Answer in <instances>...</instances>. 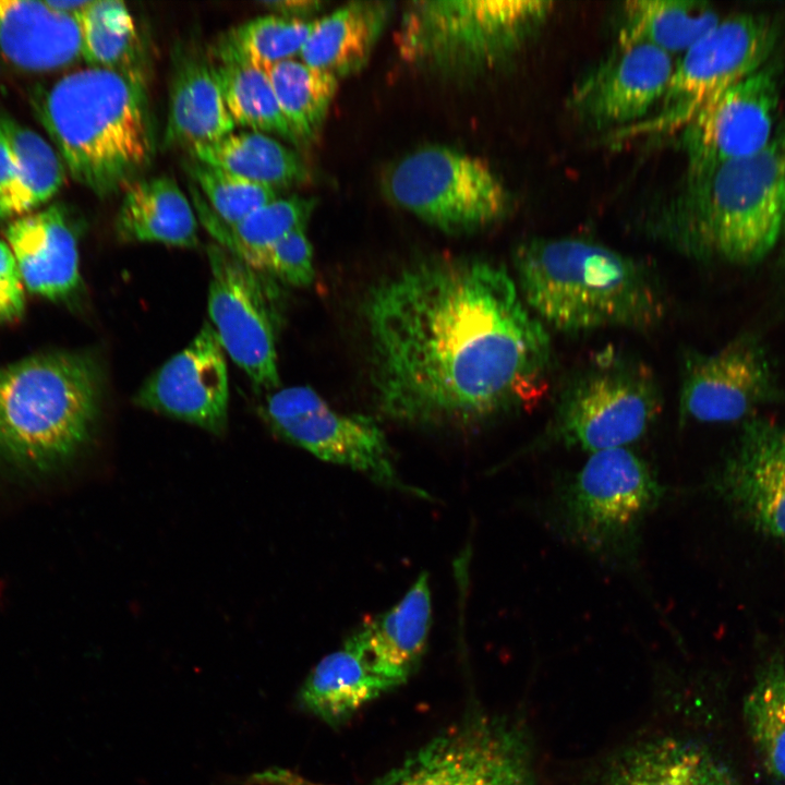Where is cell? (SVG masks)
I'll list each match as a JSON object with an SVG mask.
<instances>
[{
  "instance_id": "1",
  "label": "cell",
  "mask_w": 785,
  "mask_h": 785,
  "mask_svg": "<svg viewBox=\"0 0 785 785\" xmlns=\"http://www.w3.org/2000/svg\"><path fill=\"white\" fill-rule=\"evenodd\" d=\"M364 317L375 400L395 421L475 426L548 391L550 336L502 266L418 264L378 283Z\"/></svg>"
},
{
  "instance_id": "2",
  "label": "cell",
  "mask_w": 785,
  "mask_h": 785,
  "mask_svg": "<svg viewBox=\"0 0 785 785\" xmlns=\"http://www.w3.org/2000/svg\"><path fill=\"white\" fill-rule=\"evenodd\" d=\"M784 224L785 125L762 150L688 174L648 229L689 257L750 264L773 249Z\"/></svg>"
},
{
  "instance_id": "3",
  "label": "cell",
  "mask_w": 785,
  "mask_h": 785,
  "mask_svg": "<svg viewBox=\"0 0 785 785\" xmlns=\"http://www.w3.org/2000/svg\"><path fill=\"white\" fill-rule=\"evenodd\" d=\"M514 262L527 306L560 331L644 330L665 315V297L654 271L602 243L533 238L517 247Z\"/></svg>"
},
{
  "instance_id": "4",
  "label": "cell",
  "mask_w": 785,
  "mask_h": 785,
  "mask_svg": "<svg viewBox=\"0 0 785 785\" xmlns=\"http://www.w3.org/2000/svg\"><path fill=\"white\" fill-rule=\"evenodd\" d=\"M35 109L67 171L99 197L123 192L154 159L144 80L88 67L57 81Z\"/></svg>"
},
{
  "instance_id": "5",
  "label": "cell",
  "mask_w": 785,
  "mask_h": 785,
  "mask_svg": "<svg viewBox=\"0 0 785 785\" xmlns=\"http://www.w3.org/2000/svg\"><path fill=\"white\" fill-rule=\"evenodd\" d=\"M102 374L87 353L53 351L0 367V455L33 471L69 460L100 412Z\"/></svg>"
},
{
  "instance_id": "6",
  "label": "cell",
  "mask_w": 785,
  "mask_h": 785,
  "mask_svg": "<svg viewBox=\"0 0 785 785\" xmlns=\"http://www.w3.org/2000/svg\"><path fill=\"white\" fill-rule=\"evenodd\" d=\"M667 492L630 448L607 449L555 480L541 514L567 544L612 569L636 572L644 523Z\"/></svg>"
},
{
  "instance_id": "7",
  "label": "cell",
  "mask_w": 785,
  "mask_h": 785,
  "mask_svg": "<svg viewBox=\"0 0 785 785\" xmlns=\"http://www.w3.org/2000/svg\"><path fill=\"white\" fill-rule=\"evenodd\" d=\"M542 0L412 1L396 45L401 58L445 78H468L497 67L544 22Z\"/></svg>"
},
{
  "instance_id": "8",
  "label": "cell",
  "mask_w": 785,
  "mask_h": 785,
  "mask_svg": "<svg viewBox=\"0 0 785 785\" xmlns=\"http://www.w3.org/2000/svg\"><path fill=\"white\" fill-rule=\"evenodd\" d=\"M661 410L662 394L651 367L608 347L568 378L550 424L523 452L552 446L590 454L628 447L643 437Z\"/></svg>"
},
{
  "instance_id": "9",
  "label": "cell",
  "mask_w": 785,
  "mask_h": 785,
  "mask_svg": "<svg viewBox=\"0 0 785 785\" xmlns=\"http://www.w3.org/2000/svg\"><path fill=\"white\" fill-rule=\"evenodd\" d=\"M385 190L400 207L450 233L488 227L507 209L508 195L481 159L446 146H426L399 160Z\"/></svg>"
},
{
  "instance_id": "10",
  "label": "cell",
  "mask_w": 785,
  "mask_h": 785,
  "mask_svg": "<svg viewBox=\"0 0 785 785\" xmlns=\"http://www.w3.org/2000/svg\"><path fill=\"white\" fill-rule=\"evenodd\" d=\"M777 37V26L765 15L720 19L676 61L655 113L621 131L632 135L680 131L709 99L768 64Z\"/></svg>"
},
{
  "instance_id": "11",
  "label": "cell",
  "mask_w": 785,
  "mask_h": 785,
  "mask_svg": "<svg viewBox=\"0 0 785 785\" xmlns=\"http://www.w3.org/2000/svg\"><path fill=\"white\" fill-rule=\"evenodd\" d=\"M273 392L262 407V415L277 435L383 486L427 496L399 476L385 434L372 419L339 412L306 386Z\"/></svg>"
},
{
  "instance_id": "12",
  "label": "cell",
  "mask_w": 785,
  "mask_h": 785,
  "mask_svg": "<svg viewBox=\"0 0 785 785\" xmlns=\"http://www.w3.org/2000/svg\"><path fill=\"white\" fill-rule=\"evenodd\" d=\"M373 785H533L526 741L496 717L471 715L435 736Z\"/></svg>"
},
{
  "instance_id": "13",
  "label": "cell",
  "mask_w": 785,
  "mask_h": 785,
  "mask_svg": "<svg viewBox=\"0 0 785 785\" xmlns=\"http://www.w3.org/2000/svg\"><path fill=\"white\" fill-rule=\"evenodd\" d=\"M208 314L225 352L258 390H276L278 314L266 275L217 243L207 246Z\"/></svg>"
},
{
  "instance_id": "14",
  "label": "cell",
  "mask_w": 785,
  "mask_h": 785,
  "mask_svg": "<svg viewBox=\"0 0 785 785\" xmlns=\"http://www.w3.org/2000/svg\"><path fill=\"white\" fill-rule=\"evenodd\" d=\"M780 397L771 360L753 335H740L712 353L686 355L679 391L683 421L737 422Z\"/></svg>"
},
{
  "instance_id": "15",
  "label": "cell",
  "mask_w": 785,
  "mask_h": 785,
  "mask_svg": "<svg viewBox=\"0 0 785 785\" xmlns=\"http://www.w3.org/2000/svg\"><path fill=\"white\" fill-rule=\"evenodd\" d=\"M777 77L763 68L709 99L680 130L688 174L751 156L772 140Z\"/></svg>"
},
{
  "instance_id": "16",
  "label": "cell",
  "mask_w": 785,
  "mask_h": 785,
  "mask_svg": "<svg viewBox=\"0 0 785 785\" xmlns=\"http://www.w3.org/2000/svg\"><path fill=\"white\" fill-rule=\"evenodd\" d=\"M675 63L674 57L647 41L619 36L613 51L575 87L570 105L591 125L627 129L660 104Z\"/></svg>"
},
{
  "instance_id": "17",
  "label": "cell",
  "mask_w": 785,
  "mask_h": 785,
  "mask_svg": "<svg viewBox=\"0 0 785 785\" xmlns=\"http://www.w3.org/2000/svg\"><path fill=\"white\" fill-rule=\"evenodd\" d=\"M705 488L757 531L785 542V424L747 422Z\"/></svg>"
},
{
  "instance_id": "18",
  "label": "cell",
  "mask_w": 785,
  "mask_h": 785,
  "mask_svg": "<svg viewBox=\"0 0 785 785\" xmlns=\"http://www.w3.org/2000/svg\"><path fill=\"white\" fill-rule=\"evenodd\" d=\"M145 410L196 425L216 435L228 421L229 383L225 350L212 324L153 373L133 397Z\"/></svg>"
},
{
  "instance_id": "19",
  "label": "cell",
  "mask_w": 785,
  "mask_h": 785,
  "mask_svg": "<svg viewBox=\"0 0 785 785\" xmlns=\"http://www.w3.org/2000/svg\"><path fill=\"white\" fill-rule=\"evenodd\" d=\"M22 281L27 289L51 300L73 293L80 283L77 239L61 205L13 219L4 230Z\"/></svg>"
},
{
  "instance_id": "20",
  "label": "cell",
  "mask_w": 785,
  "mask_h": 785,
  "mask_svg": "<svg viewBox=\"0 0 785 785\" xmlns=\"http://www.w3.org/2000/svg\"><path fill=\"white\" fill-rule=\"evenodd\" d=\"M431 623V588L424 572L394 607L366 620L350 638L395 688L416 669L426 648Z\"/></svg>"
},
{
  "instance_id": "21",
  "label": "cell",
  "mask_w": 785,
  "mask_h": 785,
  "mask_svg": "<svg viewBox=\"0 0 785 785\" xmlns=\"http://www.w3.org/2000/svg\"><path fill=\"white\" fill-rule=\"evenodd\" d=\"M594 785H735L704 746L676 736L633 744L616 753Z\"/></svg>"
},
{
  "instance_id": "22",
  "label": "cell",
  "mask_w": 785,
  "mask_h": 785,
  "mask_svg": "<svg viewBox=\"0 0 785 785\" xmlns=\"http://www.w3.org/2000/svg\"><path fill=\"white\" fill-rule=\"evenodd\" d=\"M81 57L75 16L45 1L0 0V61L25 71H51Z\"/></svg>"
},
{
  "instance_id": "23",
  "label": "cell",
  "mask_w": 785,
  "mask_h": 785,
  "mask_svg": "<svg viewBox=\"0 0 785 785\" xmlns=\"http://www.w3.org/2000/svg\"><path fill=\"white\" fill-rule=\"evenodd\" d=\"M234 128L209 61L192 51H178L170 81L164 146L189 150L220 140Z\"/></svg>"
},
{
  "instance_id": "24",
  "label": "cell",
  "mask_w": 785,
  "mask_h": 785,
  "mask_svg": "<svg viewBox=\"0 0 785 785\" xmlns=\"http://www.w3.org/2000/svg\"><path fill=\"white\" fill-rule=\"evenodd\" d=\"M193 204L170 177L140 178L124 191L114 230L122 242L162 243L179 247L198 244Z\"/></svg>"
},
{
  "instance_id": "25",
  "label": "cell",
  "mask_w": 785,
  "mask_h": 785,
  "mask_svg": "<svg viewBox=\"0 0 785 785\" xmlns=\"http://www.w3.org/2000/svg\"><path fill=\"white\" fill-rule=\"evenodd\" d=\"M392 688L349 637L340 649L324 656L311 671L301 687L299 701L311 714L336 725Z\"/></svg>"
},
{
  "instance_id": "26",
  "label": "cell",
  "mask_w": 785,
  "mask_h": 785,
  "mask_svg": "<svg viewBox=\"0 0 785 785\" xmlns=\"http://www.w3.org/2000/svg\"><path fill=\"white\" fill-rule=\"evenodd\" d=\"M388 13L386 2L355 1L316 20L299 55L302 62L337 78L359 71L367 62Z\"/></svg>"
},
{
  "instance_id": "27",
  "label": "cell",
  "mask_w": 785,
  "mask_h": 785,
  "mask_svg": "<svg viewBox=\"0 0 785 785\" xmlns=\"http://www.w3.org/2000/svg\"><path fill=\"white\" fill-rule=\"evenodd\" d=\"M189 153L196 160L276 191L304 182L309 177L304 162L293 150L261 132H232L196 145Z\"/></svg>"
},
{
  "instance_id": "28",
  "label": "cell",
  "mask_w": 785,
  "mask_h": 785,
  "mask_svg": "<svg viewBox=\"0 0 785 785\" xmlns=\"http://www.w3.org/2000/svg\"><path fill=\"white\" fill-rule=\"evenodd\" d=\"M194 210L216 243L240 259L263 251L298 228H305L315 208L314 197L291 195L276 198L233 225L212 210L194 183L189 185Z\"/></svg>"
},
{
  "instance_id": "29",
  "label": "cell",
  "mask_w": 785,
  "mask_h": 785,
  "mask_svg": "<svg viewBox=\"0 0 785 785\" xmlns=\"http://www.w3.org/2000/svg\"><path fill=\"white\" fill-rule=\"evenodd\" d=\"M75 19L81 34V57L89 67L112 70L147 82V51L124 2L90 0Z\"/></svg>"
},
{
  "instance_id": "30",
  "label": "cell",
  "mask_w": 785,
  "mask_h": 785,
  "mask_svg": "<svg viewBox=\"0 0 785 785\" xmlns=\"http://www.w3.org/2000/svg\"><path fill=\"white\" fill-rule=\"evenodd\" d=\"M0 130L14 166V181L4 202L11 218H16L52 198L65 181L67 169L49 142L1 111Z\"/></svg>"
},
{
  "instance_id": "31",
  "label": "cell",
  "mask_w": 785,
  "mask_h": 785,
  "mask_svg": "<svg viewBox=\"0 0 785 785\" xmlns=\"http://www.w3.org/2000/svg\"><path fill=\"white\" fill-rule=\"evenodd\" d=\"M620 37L647 41L679 57L718 21L704 1L630 0L623 8Z\"/></svg>"
},
{
  "instance_id": "32",
  "label": "cell",
  "mask_w": 785,
  "mask_h": 785,
  "mask_svg": "<svg viewBox=\"0 0 785 785\" xmlns=\"http://www.w3.org/2000/svg\"><path fill=\"white\" fill-rule=\"evenodd\" d=\"M263 69L297 140H312L327 114L338 88V78L294 59Z\"/></svg>"
},
{
  "instance_id": "33",
  "label": "cell",
  "mask_w": 785,
  "mask_h": 785,
  "mask_svg": "<svg viewBox=\"0 0 785 785\" xmlns=\"http://www.w3.org/2000/svg\"><path fill=\"white\" fill-rule=\"evenodd\" d=\"M316 20L269 14L228 29L212 47L215 62H246L261 68L300 55Z\"/></svg>"
},
{
  "instance_id": "34",
  "label": "cell",
  "mask_w": 785,
  "mask_h": 785,
  "mask_svg": "<svg viewBox=\"0 0 785 785\" xmlns=\"http://www.w3.org/2000/svg\"><path fill=\"white\" fill-rule=\"evenodd\" d=\"M210 67L235 125L299 143L279 108L263 68L234 61L213 62Z\"/></svg>"
},
{
  "instance_id": "35",
  "label": "cell",
  "mask_w": 785,
  "mask_h": 785,
  "mask_svg": "<svg viewBox=\"0 0 785 785\" xmlns=\"http://www.w3.org/2000/svg\"><path fill=\"white\" fill-rule=\"evenodd\" d=\"M742 715L760 763L785 783V662L759 675L744 698Z\"/></svg>"
},
{
  "instance_id": "36",
  "label": "cell",
  "mask_w": 785,
  "mask_h": 785,
  "mask_svg": "<svg viewBox=\"0 0 785 785\" xmlns=\"http://www.w3.org/2000/svg\"><path fill=\"white\" fill-rule=\"evenodd\" d=\"M185 169L212 210L233 225L277 198V191L190 157Z\"/></svg>"
},
{
  "instance_id": "37",
  "label": "cell",
  "mask_w": 785,
  "mask_h": 785,
  "mask_svg": "<svg viewBox=\"0 0 785 785\" xmlns=\"http://www.w3.org/2000/svg\"><path fill=\"white\" fill-rule=\"evenodd\" d=\"M242 262L258 273L294 287H306L314 278L313 250L305 228L291 231Z\"/></svg>"
},
{
  "instance_id": "38",
  "label": "cell",
  "mask_w": 785,
  "mask_h": 785,
  "mask_svg": "<svg viewBox=\"0 0 785 785\" xmlns=\"http://www.w3.org/2000/svg\"><path fill=\"white\" fill-rule=\"evenodd\" d=\"M24 309V283L8 243L0 240V323L19 318Z\"/></svg>"
},
{
  "instance_id": "39",
  "label": "cell",
  "mask_w": 785,
  "mask_h": 785,
  "mask_svg": "<svg viewBox=\"0 0 785 785\" xmlns=\"http://www.w3.org/2000/svg\"><path fill=\"white\" fill-rule=\"evenodd\" d=\"M261 5L280 16L305 20L304 17L322 10L323 2L314 0H279L264 1L261 2Z\"/></svg>"
},
{
  "instance_id": "40",
  "label": "cell",
  "mask_w": 785,
  "mask_h": 785,
  "mask_svg": "<svg viewBox=\"0 0 785 785\" xmlns=\"http://www.w3.org/2000/svg\"><path fill=\"white\" fill-rule=\"evenodd\" d=\"M14 181V166L8 143L0 130V195L4 196ZM5 203V202H4Z\"/></svg>"
},
{
  "instance_id": "41",
  "label": "cell",
  "mask_w": 785,
  "mask_h": 785,
  "mask_svg": "<svg viewBox=\"0 0 785 785\" xmlns=\"http://www.w3.org/2000/svg\"><path fill=\"white\" fill-rule=\"evenodd\" d=\"M89 2H90V0H86V1H69V0L45 1V3L52 10L58 11L63 14L73 15V16H76L80 12H82L89 4Z\"/></svg>"
},
{
  "instance_id": "42",
  "label": "cell",
  "mask_w": 785,
  "mask_h": 785,
  "mask_svg": "<svg viewBox=\"0 0 785 785\" xmlns=\"http://www.w3.org/2000/svg\"><path fill=\"white\" fill-rule=\"evenodd\" d=\"M8 218H11V216L2 196L0 195V221Z\"/></svg>"
}]
</instances>
